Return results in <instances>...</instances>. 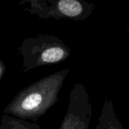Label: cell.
Listing matches in <instances>:
<instances>
[{
	"label": "cell",
	"instance_id": "cell-1",
	"mask_svg": "<svg viewBox=\"0 0 129 129\" xmlns=\"http://www.w3.org/2000/svg\"><path fill=\"white\" fill-rule=\"evenodd\" d=\"M69 73V69L56 72L20 91L4 109V114L36 122L57 102Z\"/></svg>",
	"mask_w": 129,
	"mask_h": 129
},
{
	"label": "cell",
	"instance_id": "cell-2",
	"mask_svg": "<svg viewBox=\"0 0 129 129\" xmlns=\"http://www.w3.org/2000/svg\"><path fill=\"white\" fill-rule=\"evenodd\" d=\"M23 57L20 73L49 64L59 63L70 55V48L57 36L39 34L24 39L18 48Z\"/></svg>",
	"mask_w": 129,
	"mask_h": 129
},
{
	"label": "cell",
	"instance_id": "cell-3",
	"mask_svg": "<svg viewBox=\"0 0 129 129\" xmlns=\"http://www.w3.org/2000/svg\"><path fill=\"white\" fill-rule=\"evenodd\" d=\"M28 4L24 10L39 18L47 20L69 19L85 20L94 11V5L83 0H23L20 5Z\"/></svg>",
	"mask_w": 129,
	"mask_h": 129
},
{
	"label": "cell",
	"instance_id": "cell-4",
	"mask_svg": "<svg viewBox=\"0 0 129 129\" xmlns=\"http://www.w3.org/2000/svg\"><path fill=\"white\" fill-rule=\"evenodd\" d=\"M92 116V107L86 88L77 83L72 89L67 111L60 129H88Z\"/></svg>",
	"mask_w": 129,
	"mask_h": 129
},
{
	"label": "cell",
	"instance_id": "cell-5",
	"mask_svg": "<svg viewBox=\"0 0 129 129\" xmlns=\"http://www.w3.org/2000/svg\"><path fill=\"white\" fill-rule=\"evenodd\" d=\"M95 129H125L117 118L112 101H104Z\"/></svg>",
	"mask_w": 129,
	"mask_h": 129
},
{
	"label": "cell",
	"instance_id": "cell-6",
	"mask_svg": "<svg viewBox=\"0 0 129 129\" xmlns=\"http://www.w3.org/2000/svg\"><path fill=\"white\" fill-rule=\"evenodd\" d=\"M0 129H40L36 122H29L7 114L2 116Z\"/></svg>",
	"mask_w": 129,
	"mask_h": 129
},
{
	"label": "cell",
	"instance_id": "cell-7",
	"mask_svg": "<svg viewBox=\"0 0 129 129\" xmlns=\"http://www.w3.org/2000/svg\"><path fill=\"white\" fill-rule=\"evenodd\" d=\"M5 72V65L2 60H0V81L2 79Z\"/></svg>",
	"mask_w": 129,
	"mask_h": 129
}]
</instances>
